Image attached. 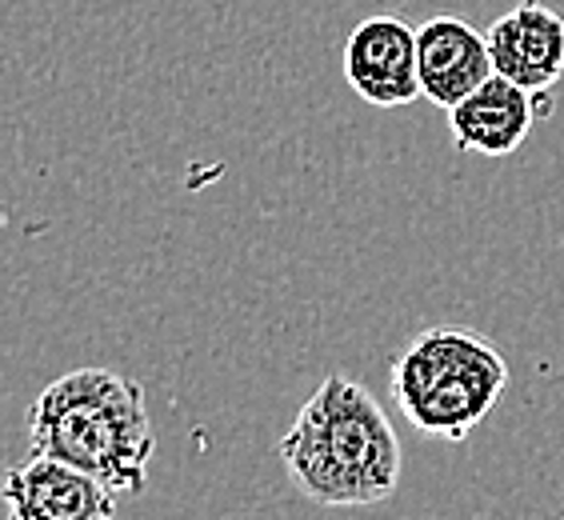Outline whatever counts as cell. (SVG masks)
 Returning a JSON list of instances; mask_svg holds the SVG:
<instances>
[{
    "mask_svg": "<svg viewBox=\"0 0 564 520\" xmlns=\"http://www.w3.org/2000/svg\"><path fill=\"white\" fill-rule=\"evenodd\" d=\"M301 497L325 509H369L401 488L404 448L389 412L360 380L328 372L276 445Z\"/></svg>",
    "mask_w": 564,
    "mask_h": 520,
    "instance_id": "cell-1",
    "label": "cell"
},
{
    "mask_svg": "<svg viewBox=\"0 0 564 520\" xmlns=\"http://www.w3.org/2000/svg\"><path fill=\"white\" fill-rule=\"evenodd\" d=\"M29 445L105 480L117 497H141L156 448L144 389L117 369L65 372L29 409Z\"/></svg>",
    "mask_w": 564,
    "mask_h": 520,
    "instance_id": "cell-2",
    "label": "cell"
},
{
    "mask_svg": "<svg viewBox=\"0 0 564 520\" xmlns=\"http://www.w3.org/2000/svg\"><path fill=\"white\" fill-rule=\"evenodd\" d=\"M509 389V360L473 328H424L392 360V401L421 436L465 441Z\"/></svg>",
    "mask_w": 564,
    "mask_h": 520,
    "instance_id": "cell-3",
    "label": "cell"
},
{
    "mask_svg": "<svg viewBox=\"0 0 564 520\" xmlns=\"http://www.w3.org/2000/svg\"><path fill=\"white\" fill-rule=\"evenodd\" d=\"M9 520H117V492L80 468L33 453L0 480Z\"/></svg>",
    "mask_w": 564,
    "mask_h": 520,
    "instance_id": "cell-4",
    "label": "cell"
},
{
    "mask_svg": "<svg viewBox=\"0 0 564 520\" xmlns=\"http://www.w3.org/2000/svg\"><path fill=\"white\" fill-rule=\"evenodd\" d=\"M345 80L372 109H401L421 97L416 29L401 17H369L345 41Z\"/></svg>",
    "mask_w": 564,
    "mask_h": 520,
    "instance_id": "cell-5",
    "label": "cell"
},
{
    "mask_svg": "<svg viewBox=\"0 0 564 520\" xmlns=\"http://www.w3.org/2000/svg\"><path fill=\"white\" fill-rule=\"evenodd\" d=\"M492 73L509 76L512 85L541 93L564 76V17L541 0H524L497 17L489 33Z\"/></svg>",
    "mask_w": 564,
    "mask_h": 520,
    "instance_id": "cell-6",
    "label": "cell"
},
{
    "mask_svg": "<svg viewBox=\"0 0 564 520\" xmlns=\"http://www.w3.org/2000/svg\"><path fill=\"white\" fill-rule=\"evenodd\" d=\"M416 76H421V97L448 112L492 76L489 36H480L465 17L424 21L416 29Z\"/></svg>",
    "mask_w": 564,
    "mask_h": 520,
    "instance_id": "cell-7",
    "label": "cell"
},
{
    "mask_svg": "<svg viewBox=\"0 0 564 520\" xmlns=\"http://www.w3.org/2000/svg\"><path fill=\"white\" fill-rule=\"evenodd\" d=\"M532 120H536V97L500 73H492L485 85H477L460 105L448 109L456 149L477 152V156L517 152L529 137Z\"/></svg>",
    "mask_w": 564,
    "mask_h": 520,
    "instance_id": "cell-8",
    "label": "cell"
},
{
    "mask_svg": "<svg viewBox=\"0 0 564 520\" xmlns=\"http://www.w3.org/2000/svg\"><path fill=\"white\" fill-rule=\"evenodd\" d=\"M561 520H564V517H561Z\"/></svg>",
    "mask_w": 564,
    "mask_h": 520,
    "instance_id": "cell-9",
    "label": "cell"
}]
</instances>
